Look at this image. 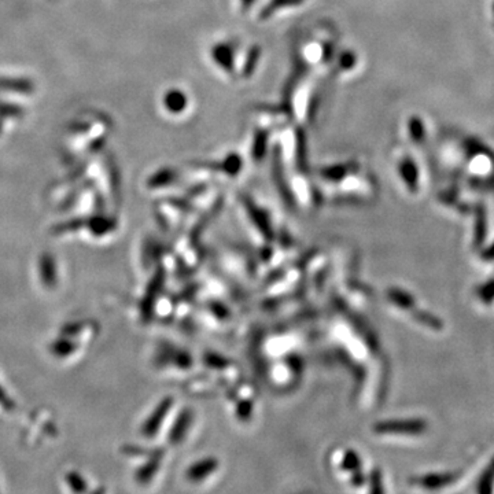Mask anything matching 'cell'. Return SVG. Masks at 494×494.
<instances>
[{"label":"cell","mask_w":494,"mask_h":494,"mask_svg":"<svg viewBox=\"0 0 494 494\" xmlns=\"http://www.w3.org/2000/svg\"><path fill=\"white\" fill-rule=\"evenodd\" d=\"M493 476H494V464L482 475V479H480V487L479 490L480 491H487V484H491L493 483Z\"/></svg>","instance_id":"cell-1"},{"label":"cell","mask_w":494,"mask_h":494,"mask_svg":"<svg viewBox=\"0 0 494 494\" xmlns=\"http://www.w3.org/2000/svg\"><path fill=\"white\" fill-rule=\"evenodd\" d=\"M480 298L483 301H490L494 298V281L486 284L480 291Z\"/></svg>","instance_id":"cell-3"},{"label":"cell","mask_w":494,"mask_h":494,"mask_svg":"<svg viewBox=\"0 0 494 494\" xmlns=\"http://www.w3.org/2000/svg\"><path fill=\"white\" fill-rule=\"evenodd\" d=\"M483 257H484L486 259H493V258H494V244H493V246H490V247L484 251Z\"/></svg>","instance_id":"cell-4"},{"label":"cell","mask_w":494,"mask_h":494,"mask_svg":"<svg viewBox=\"0 0 494 494\" xmlns=\"http://www.w3.org/2000/svg\"><path fill=\"white\" fill-rule=\"evenodd\" d=\"M493 12H494V3H493Z\"/></svg>","instance_id":"cell-5"},{"label":"cell","mask_w":494,"mask_h":494,"mask_svg":"<svg viewBox=\"0 0 494 494\" xmlns=\"http://www.w3.org/2000/svg\"><path fill=\"white\" fill-rule=\"evenodd\" d=\"M467 151L472 155H482V154L487 152V148L483 144H480L479 141H472L467 145Z\"/></svg>","instance_id":"cell-2"}]
</instances>
